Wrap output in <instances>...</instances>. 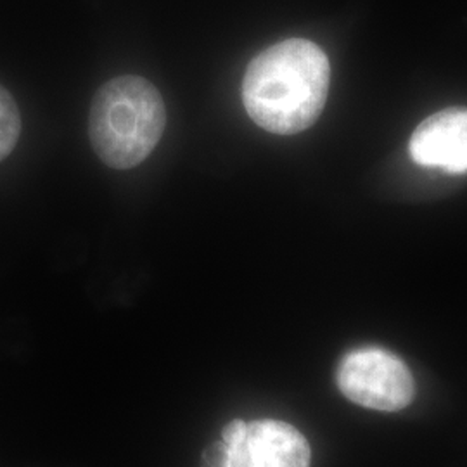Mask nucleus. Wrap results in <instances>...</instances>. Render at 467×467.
<instances>
[{"label":"nucleus","instance_id":"nucleus-5","mask_svg":"<svg viewBox=\"0 0 467 467\" xmlns=\"http://www.w3.org/2000/svg\"><path fill=\"white\" fill-rule=\"evenodd\" d=\"M410 156L420 167L467 171V108H449L426 118L410 139Z\"/></svg>","mask_w":467,"mask_h":467},{"label":"nucleus","instance_id":"nucleus-3","mask_svg":"<svg viewBox=\"0 0 467 467\" xmlns=\"http://www.w3.org/2000/svg\"><path fill=\"white\" fill-rule=\"evenodd\" d=\"M336 379L348 400L379 412L401 410L416 395V383L405 362L378 347H364L345 355Z\"/></svg>","mask_w":467,"mask_h":467},{"label":"nucleus","instance_id":"nucleus-2","mask_svg":"<svg viewBox=\"0 0 467 467\" xmlns=\"http://www.w3.org/2000/svg\"><path fill=\"white\" fill-rule=\"evenodd\" d=\"M167 108L150 80L125 75L102 85L88 113V137L100 161L115 170L140 165L158 146Z\"/></svg>","mask_w":467,"mask_h":467},{"label":"nucleus","instance_id":"nucleus-4","mask_svg":"<svg viewBox=\"0 0 467 467\" xmlns=\"http://www.w3.org/2000/svg\"><path fill=\"white\" fill-rule=\"evenodd\" d=\"M306 438L291 424L274 419H235L222 431L218 467H310Z\"/></svg>","mask_w":467,"mask_h":467},{"label":"nucleus","instance_id":"nucleus-1","mask_svg":"<svg viewBox=\"0 0 467 467\" xmlns=\"http://www.w3.org/2000/svg\"><path fill=\"white\" fill-rule=\"evenodd\" d=\"M331 82L324 50L289 38L260 52L246 69L243 102L251 119L272 134H300L320 117Z\"/></svg>","mask_w":467,"mask_h":467},{"label":"nucleus","instance_id":"nucleus-6","mask_svg":"<svg viewBox=\"0 0 467 467\" xmlns=\"http://www.w3.org/2000/svg\"><path fill=\"white\" fill-rule=\"evenodd\" d=\"M21 135V115L16 100L0 85V161L16 148Z\"/></svg>","mask_w":467,"mask_h":467}]
</instances>
